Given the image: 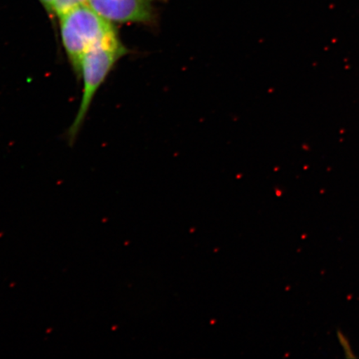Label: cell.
Here are the masks:
<instances>
[{
    "label": "cell",
    "mask_w": 359,
    "mask_h": 359,
    "mask_svg": "<svg viewBox=\"0 0 359 359\" xmlns=\"http://www.w3.org/2000/svg\"><path fill=\"white\" fill-rule=\"evenodd\" d=\"M57 19L62 47L78 76L81 62L90 49L118 34L114 24L98 15L89 6L74 8Z\"/></svg>",
    "instance_id": "1"
},
{
    "label": "cell",
    "mask_w": 359,
    "mask_h": 359,
    "mask_svg": "<svg viewBox=\"0 0 359 359\" xmlns=\"http://www.w3.org/2000/svg\"><path fill=\"white\" fill-rule=\"evenodd\" d=\"M128 53V48L118 34L90 49L83 57L79 76L83 80V94L77 114L67 132L70 142L75 141L82 128L98 89L105 82L116 62Z\"/></svg>",
    "instance_id": "2"
},
{
    "label": "cell",
    "mask_w": 359,
    "mask_h": 359,
    "mask_svg": "<svg viewBox=\"0 0 359 359\" xmlns=\"http://www.w3.org/2000/svg\"><path fill=\"white\" fill-rule=\"evenodd\" d=\"M156 0H88V6L112 24L151 25Z\"/></svg>",
    "instance_id": "3"
},
{
    "label": "cell",
    "mask_w": 359,
    "mask_h": 359,
    "mask_svg": "<svg viewBox=\"0 0 359 359\" xmlns=\"http://www.w3.org/2000/svg\"><path fill=\"white\" fill-rule=\"evenodd\" d=\"M88 6V0H55L53 7V17H60L74 8Z\"/></svg>",
    "instance_id": "4"
},
{
    "label": "cell",
    "mask_w": 359,
    "mask_h": 359,
    "mask_svg": "<svg viewBox=\"0 0 359 359\" xmlns=\"http://www.w3.org/2000/svg\"><path fill=\"white\" fill-rule=\"evenodd\" d=\"M55 0H39V2L42 4L45 10L48 13L49 15L53 17V7Z\"/></svg>",
    "instance_id": "5"
}]
</instances>
